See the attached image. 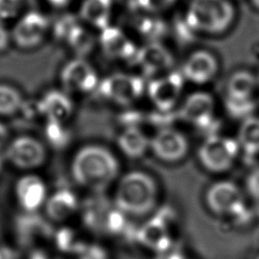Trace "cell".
Wrapping results in <instances>:
<instances>
[{
	"instance_id": "1",
	"label": "cell",
	"mask_w": 259,
	"mask_h": 259,
	"mask_svg": "<svg viewBox=\"0 0 259 259\" xmlns=\"http://www.w3.org/2000/svg\"><path fill=\"white\" fill-rule=\"evenodd\" d=\"M157 199L154 179L141 171L124 175L116 190V204L120 211L143 215L152 210Z\"/></svg>"
},
{
	"instance_id": "2",
	"label": "cell",
	"mask_w": 259,
	"mask_h": 259,
	"mask_svg": "<svg viewBox=\"0 0 259 259\" xmlns=\"http://www.w3.org/2000/svg\"><path fill=\"white\" fill-rule=\"evenodd\" d=\"M75 175L87 186L99 189L107 186L116 176L118 165L113 155L100 147H88L77 156Z\"/></svg>"
},
{
	"instance_id": "3",
	"label": "cell",
	"mask_w": 259,
	"mask_h": 259,
	"mask_svg": "<svg viewBox=\"0 0 259 259\" xmlns=\"http://www.w3.org/2000/svg\"><path fill=\"white\" fill-rule=\"evenodd\" d=\"M235 17V9L228 0H191L186 22L196 31L219 34L227 30Z\"/></svg>"
},
{
	"instance_id": "4",
	"label": "cell",
	"mask_w": 259,
	"mask_h": 259,
	"mask_svg": "<svg viewBox=\"0 0 259 259\" xmlns=\"http://www.w3.org/2000/svg\"><path fill=\"white\" fill-rule=\"evenodd\" d=\"M238 150V142L226 137L211 136L200 146L198 157L206 169L221 172L232 166L237 157Z\"/></svg>"
},
{
	"instance_id": "5",
	"label": "cell",
	"mask_w": 259,
	"mask_h": 259,
	"mask_svg": "<svg viewBox=\"0 0 259 259\" xmlns=\"http://www.w3.org/2000/svg\"><path fill=\"white\" fill-rule=\"evenodd\" d=\"M49 19L38 11H29L15 23L11 37L23 49L34 48L41 42L49 29Z\"/></svg>"
},
{
	"instance_id": "6",
	"label": "cell",
	"mask_w": 259,
	"mask_h": 259,
	"mask_svg": "<svg viewBox=\"0 0 259 259\" xmlns=\"http://www.w3.org/2000/svg\"><path fill=\"white\" fill-rule=\"evenodd\" d=\"M206 203L218 214H236L243 208V195L230 181L214 183L206 192Z\"/></svg>"
},
{
	"instance_id": "7",
	"label": "cell",
	"mask_w": 259,
	"mask_h": 259,
	"mask_svg": "<svg viewBox=\"0 0 259 259\" xmlns=\"http://www.w3.org/2000/svg\"><path fill=\"white\" fill-rule=\"evenodd\" d=\"M155 155L164 161L174 162L182 159L188 149L185 137L176 130L164 127L150 141Z\"/></svg>"
},
{
	"instance_id": "8",
	"label": "cell",
	"mask_w": 259,
	"mask_h": 259,
	"mask_svg": "<svg viewBox=\"0 0 259 259\" xmlns=\"http://www.w3.org/2000/svg\"><path fill=\"white\" fill-rule=\"evenodd\" d=\"M182 86V76L173 73L152 81L148 92L155 106L163 111H167L175 106L180 97Z\"/></svg>"
},
{
	"instance_id": "9",
	"label": "cell",
	"mask_w": 259,
	"mask_h": 259,
	"mask_svg": "<svg viewBox=\"0 0 259 259\" xmlns=\"http://www.w3.org/2000/svg\"><path fill=\"white\" fill-rule=\"evenodd\" d=\"M144 90V83L138 77L126 74H115L104 82L105 94L121 104L137 100Z\"/></svg>"
},
{
	"instance_id": "10",
	"label": "cell",
	"mask_w": 259,
	"mask_h": 259,
	"mask_svg": "<svg viewBox=\"0 0 259 259\" xmlns=\"http://www.w3.org/2000/svg\"><path fill=\"white\" fill-rule=\"evenodd\" d=\"M213 99L205 92L190 94L180 108V116L195 125H205L212 117Z\"/></svg>"
},
{
	"instance_id": "11",
	"label": "cell",
	"mask_w": 259,
	"mask_h": 259,
	"mask_svg": "<svg viewBox=\"0 0 259 259\" xmlns=\"http://www.w3.org/2000/svg\"><path fill=\"white\" fill-rule=\"evenodd\" d=\"M218 70L215 58L207 51H196L185 61L182 72L183 76L194 83L209 81Z\"/></svg>"
},
{
	"instance_id": "12",
	"label": "cell",
	"mask_w": 259,
	"mask_h": 259,
	"mask_svg": "<svg viewBox=\"0 0 259 259\" xmlns=\"http://www.w3.org/2000/svg\"><path fill=\"white\" fill-rule=\"evenodd\" d=\"M140 66L150 74L164 71L171 67L173 59L169 51L158 41H150L136 55Z\"/></svg>"
},
{
	"instance_id": "13",
	"label": "cell",
	"mask_w": 259,
	"mask_h": 259,
	"mask_svg": "<svg viewBox=\"0 0 259 259\" xmlns=\"http://www.w3.org/2000/svg\"><path fill=\"white\" fill-rule=\"evenodd\" d=\"M100 42L105 53L111 57L126 59L137 55L135 46L117 27L109 25L102 29Z\"/></svg>"
},
{
	"instance_id": "14",
	"label": "cell",
	"mask_w": 259,
	"mask_h": 259,
	"mask_svg": "<svg viewBox=\"0 0 259 259\" xmlns=\"http://www.w3.org/2000/svg\"><path fill=\"white\" fill-rule=\"evenodd\" d=\"M112 0H84L80 7V18L101 30L109 26Z\"/></svg>"
},
{
	"instance_id": "15",
	"label": "cell",
	"mask_w": 259,
	"mask_h": 259,
	"mask_svg": "<svg viewBox=\"0 0 259 259\" xmlns=\"http://www.w3.org/2000/svg\"><path fill=\"white\" fill-rule=\"evenodd\" d=\"M140 242L153 250H165L170 243V237L166 224L160 219L148 221L139 231Z\"/></svg>"
},
{
	"instance_id": "16",
	"label": "cell",
	"mask_w": 259,
	"mask_h": 259,
	"mask_svg": "<svg viewBox=\"0 0 259 259\" xmlns=\"http://www.w3.org/2000/svg\"><path fill=\"white\" fill-rule=\"evenodd\" d=\"M17 196L22 206L28 209H34L45 198V186L35 177H24L18 183Z\"/></svg>"
},
{
	"instance_id": "17",
	"label": "cell",
	"mask_w": 259,
	"mask_h": 259,
	"mask_svg": "<svg viewBox=\"0 0 259 259\" xmlns=\"http://www.w3.org/2000/svg\"><path fill=\"white\" fill-rule=\"evenodd\" d=\"M118 144L128 157L138 158L146 153L150 146V141L138 127L130 126L119 136Z\"/></svg>"
},
{
	"instance_id": "18",
	"label": "cell",
	"mask_w": 259,
	"mask_h": 259,
	"mask_svg": "<svg viewBox=\"0 0 259 259\" xmlns=\"http://www.w3.org/2000/svg\"><path fill=\"white\" fill-rule=\"evenodd\" d=\"M238 144L249 154L259 153V117L250 116L243 120L238 133Z\"/></svg>"
},
{
	"instance_id": "19",
	"label": "cell",
	"mask_w": 259,
	"mask_h": 259,
	"mask_svg": "<svg viewBox=\"0 0 259 259\" xmlns=\"http://www.w3.org/2000/svg\"><path fill=\"white\" fill-rule=\"evenodd\" d=\"M256 86V79L247 71L236 72L228 82V97L251 99Z\"/></svg>"
},
{
	"instance_id": "20",
	"label": "cell",
	"mask_w": 259,
	"mask_h": 259,
	"mask_svg": "<svg viewBox=\"0 0 259 259\" xmlns=\"http://www.w3.org/2000/svg\"><path fill=\"white\" fill-rule=\"evenodd\" d=\"M63 77L66 82L84 83L86 86H91L95 82V74L91 66L82 60L70 62L64 69Z\"/></svg>"
},
{
	"instance_id": "21",
	"label": "cell",
	"mask_w": 259,
	"mask_h": 259,
	"mask_svg": "<svg viewBox=\"0 0 259 259\" xmlns=\"http://www.w3.org/2000/svg\"><path fill=\"white\" fill-rule=\"evenodd\" d=\"M73 49L82 53L89 51L93 46V37L83 26L78 25L67 38Z\"/></svg>"
},
{
	"instance_id": "22",
	"label": "cell",
	"mask_w": 259,
	"mask_h": 259,
	"mask_svg": "<svg viewBox=\"0 0 259 259\" xmlns=\"http://www.w3.org/2000/svg\"><path fill=\"white\" fill-rule=\"evenodd\" d=\"M226 106L231 115L240 118H247L251 116V112L254 109L252 99H237L227 96Z\"/></svg>"
},
{
	"instance_id": "23",
	"label": "cell",
	"mask_w": 259,
	"mask_h": 259,
	"mask_svg": "<svg viewBox=\"0 0 259 259\" xmlns=\"http://www.w3.org/2000/svg\"><path fill=\"white\" fill-rule=\"evenodd\" d=\"M139 29L141 33L150 38L151 41H157L158 37L164 33L165 25L159 19L147 17L139 24Z\"/></svg>"
},
{
	"instance_id": "24",
	"label": "cell",
	"mask_w": 259,
	"mask_h": 259,
	"mask_svg": "<svg viewBox=\"0 0 259 259\" xmlns=\"http://www.w3.org/2000/svg\"><path fill=\"white\" fill-rule=\"evenodd\" d=\"M19 101V95L15 90L7 86H0V113L12 112Z\"/></svg>"
},
{
	"instance_id": "25",
	"label": "cell",
	"mask_w": 259,
	"mask_h": 259,
	"mask_svg": "<svg viewBox=\"0 0 259 259\" xmlns=\"http://www.w3.org/2000/svg\"><path fill=\"white\" fill-rule=\"evenodd\" d=\"M78 25H80V23L78 22L77 18L72 15H65L61 17L55 24V33L58 37L67 39Z\"/></svg>"
},
{
	"instance_id": "26",
	"label": "cell",
	"mask_w": 259,
	"mask_h": 259,
	"mask_svg": "<svg viewBox=\"0 0 259 259\" xmlns=\"http://www.w3.org/2000/svg\"><path fill=\"white\" fill-rule=\"evenodd\" d=\"M177 0H136L138 7L148 13H157L166 10Z\"/></svg>"
},
{
	"instance_id": "27",
	"label": "cell",
	"mask_w": 259,
	"mask_h": 259,
	"mask_svg": "<svg viewBox=\"0 0 259 259\" xmlns=\"http://www.w3.org/2000/svg\"><path fill=\"white\" fill-rule=\"evenodd\" d=\"M21 0H0V23L16 16Z\"/></svg>"
},
{
	"instance_id": "28",
	"label": "cell",
	"mask_w": 259,
	"mask_h": 259,
	"mask_svg": "<svg viewBox=\"0 0 259 259\" xmlns=\"http://www.w3.org/2000/svg\"><path fill=\"white\" fill-rule=\"evenodd\" d=\"M246 186L248 193L256 200H259V167L254 169L247 177Z\"/></svg>"
},
{
	"instance_id": "29",
	"label": "cell",
	"mask_w": 259,
	"mask_h": 259,
	"mask_svg": "<svg viewBox=\"0 0 259 259\" xmlns=\"http://www.w3.org/2000/svg\"><path fill=\"white\" fill-rule=\"evenodd\" d=\"M10 37L11 34L8 31V29L2 23H0V52H2L8 47Z\"/></svg>"
},
{
	"instance_id": "30",
	"label": "cell",
	"mask_w": 259,
	"mask_h": 259,
	"mask_svg": "<svg viewBox=\"0 0 259 259\" xmlns=\"http://www.w3.org/2000/svg\"><path fill=\"white\" fill-rule=\"evenodd\" d=\"M50 4L54 5V6H57V7H62V6H65L67 4H69L72 0H47Z\"/></svg>"
},
{
	"instance_id": "31",
	"label": "cell",
	"mask_w": 259,
	"mask_h": 259,
	"mask_svg": "<svg viewBox=\"0 0 259 259\" xmlns=\"http://www.w3.org/2000/svg\"><path fill=\"white\" fill-rule=\"evenodd\" d=\"M169 259H186L184 256L182 255H178V254H175V255H172Z\"/></svg>"
},
{
	"instance_id": "32",
	"label": "cell",
	"mask_w": 259,
	"mask_h": 259,
	"mask_svg": "<svg viewBox=\"0 0 259 259\" xmlns=\"http://www.w3.org/2000/svg\"><path fill=\"white\" fill-rule=\"evenodd\" d=\"M251 2L257 9H259V0H251Z\"/></svg>"
}]
</instances>
